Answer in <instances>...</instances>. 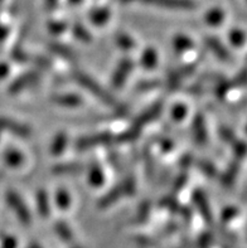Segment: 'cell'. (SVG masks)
<instances>
[{
  "label": "cell",
  "instance_id": "cell-12",
  "mask_svg": "<svg viewBox=\"0 0 247 248\" xmlns=\"http://www.w3.org/2000/svg\"><path fill=\"white\" fill-rule=\"evenodd\" d=\"M73 1H76V3H79V1H80V0H73Z\"/></svg>",
  "mask_w": 247,
  "mask_h": 248
},
{
  "label": "cell",
  "instance_id": "cell-9",
  "mask_svg": "<svg viewBox=\"0 0 247 248\" xmlns=\"http://www.w3.org/2000/svg\"><path fill=\"white\" fill-rule=\"evenodd\" d=\"M107 16H109V12H107L106 9H101V10H96L94 16H92V18H94V22L101 23L107 20Z\"/></svg>",
  "mask_w": 247,
  "mask_h": 248
},
{
  "label": "cell",
  "instance_id": "cell-5",
  "mask_svg": "<svg viewBox=\"0 0 247 248\" xmlns=\"http://www.w3.org/2000/svg\"><path fill=\"white\" fill-rule=\"evenodd\" d=\"M8 199H9L10 205L16 208V211H18V214L20 216V218H23V220H28L29 216L28 213H27V209H19V208H24V205H23L22 201H20V198H19L18 195L9 194Z\"/></svg>",
  "mask_w": 247,
  "mask_h": 248
},
{
  "label": "cell",
  "instance_id": "cell-2",
  "mask_svg": "<svg viewBox=\"0 0 247 248\" xmlns=\"http://www.w3.org/2000/svg\"><path fill=\"white\" fill-rule=\"evenodd\" d=\"M77 79H79V82L81 83L82 86H84V87L87 88L91 93L97 94V96H99L101 100L105 101V102H107V104H113L114 102V101L111 100L113 97H111V96H110L107 92L103 91L102 88L97 85L96 82H94L92 79H90V77H87V76L81 75V73H80V75H77Z\"/></svg>",
  "mask_w": 247,
  "mask_h": 248
},
{
  "label": "cell",
  "instance_id": "cell-10",
  "mask_svg": "<svg viewBox=\"0 0 247 248\" xmlns=\"http://www.w3.org/2000/svg\"><path fill=\"white\" fill-rule=\"evenodd\" d=\"M39 208H41V211L46 212L47 213L48 212V204H47V197H44V195H41L39 197Z\"/></svg>",
  "mask_w": 247,
  "mask_h": 248
},
{
  "label": "cell",
  "instance_id": "cell-3",
  "mask_svg": "<svg viewBox=\"0 0 247 248\" xmlns=\"http://www.w3.org/2000/svg\"><path fill=\"white\" fill-rule=\"evenodd\" d=\"M111 140V135L107 134V132H102L100 135H95L90 136V138H84L83 140L79 142L80 148H87V146H94V145L97 144H106Z\"/></svg>",
  "mask_w": 247,
  "mask_h": 248
},
{
  "label": "cell",
  "instance_id": "cell-11",
  "mask_svg": "<svg viewBox=\"0 0 247 248\" xmlns=\"http://www.w3.org/2000/svg\"><path fill=\"white\" fill-rule=\"evenodd\" d=\"M46 1H47V5L49 9H52V8L57 4V0H46Z\"/></svg>",
  "mask_w": 247,
  "mask_h": 248
},
{
  "label": "cell",
  "instance_id": "cell-8",
  "mask_svg": "<svg viewBox=\"0 0 247 248\" xmlns=\"http://www.w3.org/2000/svg\"><path fill=\"white\" fill-rule=\"evenodd\" d=\"M207 20L210 23H212V24H217V23L221 22V20H222V13H221V10H212V12L207 16Z\"/></svg>",
  "mask_w": 247,
  "mask_h": 248
},
{
  "label": "cell",
  "instance_id": "cell-1",
  "mask_svg": "<svg viewBox=\"0 0 247 248\" xmlns=\"http://www.w3.org/2000/svg\"><path fill=\"white\" fill-rule=\"evenodd\" d=\"M126 3L130 1H140V3L151 4V5L163 6V8H168V9H193L196 4L193 0H122Z\"/></svg>",
  "mask_w": 247,
  "mask_h": 248
},
{
  "label": "cell",
  "instance_id": "cell-4",
  "mask_svg": "<svg viewBox=\"0 0 247 248\" xmlns=\"http://www.w3.org/2000/svg\"><path fill=\"white\" fill-rule=\"evenodd\" d=\"M132 63L130 61H124V62L120 64L119 69L116 71L115 76H114V86H120L122 85V82L125 81V77H128L129 72L132 71Z\"/></svg>",
  "mask_w": 247,
  "mask_h": 248
},
{
  "label": "cell",
  "instance_id": "cell-6",
  "mask_svg": "<svg viewBox=\"0 0 247 248\" xmlns=\"http://www.w3.org/2000/svg\"><path fill=\"white\" fill-rule=\"evenodd\" d=\"M34 77H35L34 73H29V75H27V76H23V77H20L18 81H16L14 83H13L12 90L13 91H19L20 88L24 87V85L29 83L32 79H34Z\"/></svg>",
  "mask_w": 247,
  "mask_h": 248
},
{
  "label": "cell",
  "instance_id": "cell-7",
  "mask_svg": "<svg viewBox=\"0 0 247 248\" xmlns=\"http://www.w3.org/2000/svg\"><path fill=\"white\" fill-rule=\"evenodd\" d=\"M208 43L211 44V49L214 52V53L218 54L219 57H222V58H226V57H229V52H226L225 47H223L222 44L219 43L218 41H214V39H210Z\"/></svg>",
  "mask_w": 247,
  "mask_h": 248
}]
</instances>
